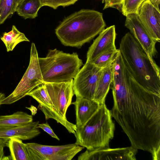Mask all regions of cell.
<instances>
[{
	"mask_svg": "<svg viewBox=\"0 0 160 160\" xmlns=\"http://www.w3.org/2000/svg\"><path fill=\"white\" fill-rule=\"evenodd\" d=\"M128 86L112 91V117L128 138L131 146L160 159V95L142 87L128 70Z\"/></svg>",
	"mask_w": 160,
	"mask_h": 160,
	"instance_id": "cell-1",
	"label": "cell"
},
{
	"mask_svg": "<svg viewBox=\"0 0 160 160\" xmlns=\"http://www.w3.org/2000/svg\"><path fill=\"white\" fill-rule=\"evenodd\" d=\"M118 50L136 82L147 90L160 95V68L130 33L122 38Z\"/></svg>",
	"mask_w": 160,
	"mask_h": 160,
	"instance_id": "cell-2",
	"label": "cell"
},
{
	"mask_svg": "<svg viewBox=\"0 0 160 160\" xmlns=\"http://www.w3.org/2000/svg\"><path fill=\"white\" fill-rule=\"evenodd\" d=\"M102 13L93 10L82 9L65 18L55 29L63 45L81 48L105 29Z\"/></svg>",
	"mask_w": 160,
	"mask_h": 160,
	"instance_id": "cell-3",
	"label": "cell"
},
{
	"mask_svg": "<svg viewBox=\"0 0 160 160\" xmlns=\"http://www.w3.org/2000/svg\"><path fill=\"white\" fill-rule=\"evenodd\" d=\"M105 103L82 127L77 128L75 143L89 150L109 148L114 137L115 124Z\"/></svg>",
	"mask_w": 160,
	"mask_h": 160,
	"instance_id": "cell-4",
	"label": "cell"
},
{
	"mask_svg": "<svg viewBox=\"0 0 160 160\" xmlns=\"http://www.w3.org/2000/svg\"><path fill=\"white\" fill-rule=\"evenodd\" d=\"M44 83L68 82L73 79L83 64L77 52L69 53L55 48L45 57L38 58Z\"/></svg>",
	"mask_w": 160,
	"mask_h": 160,
	"instance_id": "cell-5",
	"label": "cell"
},
{
	"mask_svg": "<svg viewBox=\"0 0 160 160\" xmlns=\"http://www.w3.org/2000/svg\"><path fill=\"white\" fill-rule=\"evenodd\" d=\"M38 58L35 45L32 42L28 68L14 90L2 101L1 105L10 104L16 102L27 95L35 88L44 83Z\"/></svg>",
	"mask_w": 160,
	"mask_h": 160,
	"instance_id": "cell-6",
	"label": "cell"
},
{
	"mask_svg": "<svg viewBox=\"0 0 160 160\" xmlns=\"http://www.w3.org/2000/svg\"><path fill=\"white\" fill-rule=\"evenodd\" d=\"M102 69L91 63L86 62L73 80L76 97L93 100Z\"/></svg>",
	"mask_w": 160,
	"mask_h": 160,
	"instance_id": "cell-7",
	"label": "cell"
},
{
	"mask_svg": "<svg viewBox=\"0 0 160 160\" xmlns=\"http://www.w3.org/2000/svg\"><path fill=\"white\" fill-rule=\"evenodd\" d=\"M27 95L32 97L38 102V108L43 112L46 120L54 119L63 126L69 133L75 134L76 125L64 119L58 114L52 104L44 83L31 91Z\"/></svg>",
	"mask_w": 160,
	"mask_h": 160,
	"instance_id": "cell-8",
	"label": "cell"
},
{
	"mask_svg": "<svg viewBox=\"0 0 160 160\" xmlns=\"http://www.w3.org/2000/svg\"><path fill=\"white\" fill-rule=\"evenodd\" d=\"M73 80L65 82L44 83L50 98L58 114L67 120L66 114L74 95Z\"/></svg>",
	"mask_w": 160,
	"mask_h": 160,
	"instance_id": "cell-9",
	"label": "cell"
},
{
	"mask_svg": "<svg viewBox=\"0 0 160 160\" xmlns=\"http://www.w3.org/2000/svg\"><path fill=\"white\" fill-rule=\"evenodd\" d=\"M138 149L132 146L115 148H109L88 149L78 157V160H135Z\"/></svg>",
	"mask_w": 160,
	"mask_h": 160,
	"instance_id": "cell-10",
	"label": "cell"
},
{
	"mask_svg": "<svg viewBox=\"0 0 160 160\" xmlns=\"http://www.w3.org/2000/svg\"><path fill=\"white\" fill-rule=\"evenodd\" d=\"M125 25L149 57L152 59L155 58L157 54L156 43L150 37L140 20L138 15H128Z\"/></svg>",
	"mask_w": 160,
	"mask_h": 160,
	"instance_id": "cell-11",
	"label": "cell"
},
{
	"mask_svg": "<svg viewBox=\"0 0 160 160\" xmlns=\"http://www.w3.org/2000/svg\"><path fill=\"white\" fill-rule=\"evenodd\" d=\"M138 16L151 38L156 43L160 42V11L150 0H146L139 8Z\"/></svg>",
	"mask_w": 160,
	"mask_h": 160,
	"instance_id": "cell-12",
	"label": "cell"
},
{
	"mask_svg": "<svg viewBox=\"0 0 160 160\" xmlns=\"http://www.w3.org/2000/svg\"><path fill=\"white\" fill-rule=\"evenodd\" d=\"M116 35L114 25L103 30L89 48L86 62L91 63L102 53L117 49L115 44Z\"/></svg>",
	"mask_w": 160,
	"mask_h": 160,
	"instance_id": "cell-13",
	"label": "cell"
},
{
	"mask_svg": "<svg viewBox=\"0 0 160 160\" xmlns=\"http://www.w3.org/2000/svg\"><path fill=\"white\" fill-rule=\"evenodd\" d=\"M75 143L59 146L43 145L36 143H26L30 160H55L62 152L76 146Z\"/></svg>",
	"mask_w": 160,
	"mask_h": 160,
	"instance_id": "cell-14",
	"label": "cell"
},
{
	"mask_svg": "<svg viewBox=\"0 0 160 160\" xmlns=\"http://www.w3.org/2000/svg\"><path fill=\"white\" fill-rule=\"evenodd\" d=\"M39 121L32 122L25 126L18 127L0 126V138L8 139L18 138L22 140H29L38 135L41 133L38 126Z\"/></svg>",
	"mask_w": 160,
	"mask_h": 160,
	"instance_id": "cell-15",
	"label": "cell"
},
{
	"mask_svg": "<svg viewBox=\"0 0 160 160\" xmlns=\"http://www.w3.org/2000/svg\"><path fill=\"white\" fill-rule=\"evenodd\" d=\"M72 102L74 105L77 128L83 126L99 108L100 104L95 101L84 98L76 97Z\"/></svg>",
	"mask_w": 160,
	"mask_h": 160,
	"instance_id": "cell-16",
	"label": "cell"
},
{
	"mask_svg": "<svg viewBox=\"0 0 160 160\" xmlns=\"http://www.w3.org/2000/svg\"><path fill=\"white\" fill-rule=\"evenodd\" d=\"M114 67L113 62L111 65L102 70L93 99L100 105L105 103L112 80Z\"/></svg>",
	"mask_w": 160,
	"mask_h": 160,
	"instance_id": "cell-17",
	"label": "cell"
},
{
	"mask_svg": "<svg viewBox=\"0 0 160 160\" xmlns=\"http://www.w3.org/2000/svg\"><path fill=\"white\" fill-rule=\"evenodd\" d=\"M32 122V116L22 111H18L10 115L0 116V126L1 127H21Z\"/></svg>",
	"mask_w": 160,
	"mask_h": 160,
	"instance_id": "cell-18",
	"label": "cell"
},
{
	"mask_svg": "<svg viewBox=\"0 0 160 160\" xmlns=\"http://www.w3.org/2000/svg\"><path fill=\"white\" fill-rule=\"evenodd\" d=\"M42 7L40 0H23L17 6L15 12L25 19H33L37 17Z\"/></svg>",
	"mask_w": 160,
	"mask_h": 160,
	"instance_id": "cell-19",
	"label": "cell"
},
{
	"mask_svg": "<svg viewBox=\"0 0 160 160\" xmlns=\"http://www.w3.org/2000/svg\"><path fill=\"white\" fill-rule=\"evenodd\" d=\"M10 152V156L13 160H30L26 144L22 140L18 138H9L7 142Z\"/></svg>",
	"mask_w": 160,
	"mask_h": 160,
	"instance_id": "cell-20",
	"label": "cell"
},
{
	"mask_svg": "<svg viewBox=\"0 0 160 160\" xmlns=\"http://www.w3.org/2000/svg\"><path fill=\"white\" fill-rule=\"evenodd\" d=\"M0 39L4 43L8 52L13 51L16 45L21 42H30L25 35L20 32L14 25L12 26L10 31L4 32Z\"/></svg>",
	"mask_w": 160,
	"mask_h": 160,
	"instance_id": "cell-21",
	"label": "cell"
},
{
	"mask_svg": "<svg viewBox=\"0 0 160 160\" xmlns=\"http://www.w3.org/2000/svg\"><path fill=\"white\" fill-rule=\"evenodd\" d=\"M118 52V50L117 49L106 51L99 55L91 63L99 68H105L112 63Z\"/></svg>",
	"mask_w": 160,
	"mask_h": 160,
	"instance_id": "cell-22",
	"label": "cell"
},
{
	"mask_svg": "<svg viewBox=\"0 0 160 160\" xmlns=\"http://www.w3.org/2000/svg\"><path fill=\"white\" fill-rule=\"evenodd\" d=\"M146 0H123L121 12L126 17L131 14H138L139 8Z\"/></svg>",
	"mask_w": 160,
	"mask_h": 160,
	"instance_id": "cell-23",
	"label": "cell"
},
{
	"mask_svg": "<svg viewBox=\"0 0 160 160\" xmlns=\"http://www.w3.org/2000/svg\"><path fill=\"white\" fill-rule=\"evenodd\" d=\"M14 0H0V25L14 12Z\"/></svg>",
	"mask_w": 160,
	"mask_h": 160,
	"instance_id": "cell-24",
	"label": "cell"
},
{
	"mask_svg": "<svg viewBox=\"0 0 160 160\" xmlns=\"http://www.w3.org/2000/svg\"><path fill=\"white\" fill-rule=\"evenodd\" d=\"M78 0H40L42 7L48 6L56 9L59 6L65 7L74 4Z\"/></svg>",
	"mask_w": 160,
	"mask_h": 160,
	"instance_id": "cell-25",
	"label": "cell"
},
{
	"mask_svg": "<svg viewBox=\"0 0 160 160\" xmlns=\"http://www.w3.org/2000/svg\"><path fill=\"white\" fill-rule=\"evenodd\" d=\"M123 0H105L104 10L108 8H116L121 11L122 4Z\"/></svg>",
	"mask_w": 160,
	"mask_h": 160,
	"instance_id": "cell-26",
	"label": "cell"
},
{
	"mask_svg": "<svg viewBox=\"0 0 160 160\" xmlns=\"http://www.w3.org/2000/svg\"><path fill=\"white\" fill-rule=\"evenodd\" d=\"M38 128H41L52 138L58 140H60L59 138L55 133L53 130L47 122L45 123H39L38 126Z\"/></svg>",
	"mask_w": 160,
	"mask_h": 160,
	"instance_id": "cell-27",
	"label": "cell"
},
{
	"mask_svg": "<svg viewBox=\"0 0 160 160\" xmlns=\"http://www.w3.org/2000/svg\"><path fill=\"white\" fill-rule=\"evenodd\" d=\"M8 139L0 138V160H12L10 156H5L4 152V148L7 146Z\"/></svg>",
	"mask_w": 160,
	"mask_h": 160,
	"instance_id": "cell-28",
	"label": "cell"
},
{
	"mask_svg": "<svg viewBox=\"0 0 160 160\" xmlns=\"http://www.w3.org/2000/svg\"><path fill=\"white\" fill-rule=\"evenodd\" d=\"M26 108L29 109L31 111L32 115H35L37 112V108L32 105H31L30 107H26Z\"/></svg>",
	"mask_w": 160,
	"mask_h": 160,
	"instance_id": "cell-29",
	"label": "cell"
},
{
	"mask_svg": "<svg viewBox=\"0 0 160 160\" xmlns=\"http://www.w3.org/2000/svg\"><path fill=\"white\" fill-rule=\"evenodd\" d=\"M152 3L153 4L156 8L159 11V5L160 3V0H150Z\"/></svg>",
	"mask_w": 160,
	"mask_h": 160,
	"instance_id": "cell-30",
	"label": "cell"
},
{
	"mask_svg": "<svg viewBox=\"0 0 160 160\" xmlns=\"http://www.w3.org/2000/svg\"><path fill=\"white\" fill-rule=\"evenodd\" d=\"M23 0H14V12H15V9L18 5Z\"/></svg>",
	"mask_w": 160,
	"mask_h": 160,
	"instance_id": "cell-31",
	"label": "cell"
},
{
	"mask_svg": "<svg viewBox=\"0 0 160 160\" xmlns=\"http://www.w3.org/2000/svg\"><path fill=\"white\" fill-rule=\"evenodd\" d=\"M5 97L6 96L4 93L0 92V107L2 101L4 99Z\"/></svg>",
	"mask_w": 160,
	"mask_h": 160,
	"instance_id": "cell-32",
	"label": "cell"
},
{
	"mask_svg": "<svg viewBox=\"0 0 160 160\" xmlns=\"http://www.w3.org/2000/svg\"><path fill=\"white\" fill-rule=\"evenodd\" d=\"M105 0H102V3H104V2Z\"/></svg>",
	"mask_w": 160,
	"mask_h": 160,
	"instance_id": "cell-33",
	"label": "cell"
}]
</instances>
